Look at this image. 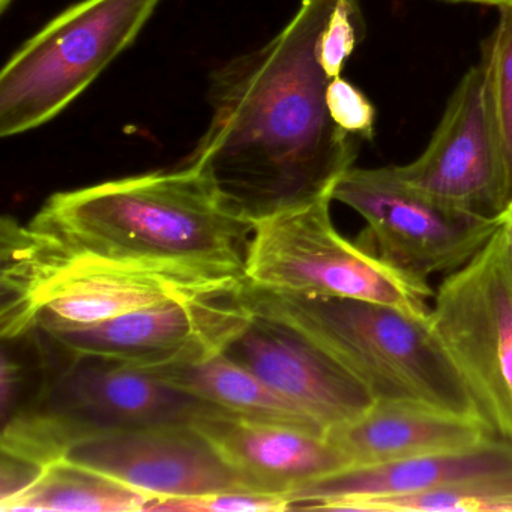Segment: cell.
I'll return each mask as SVG.
<instances>
[{
	"label": "cell",
	"instance_id": "cell-1",
	"mask_svg": "<svg viewBox=\"0 0 512 512\" xmlns=\"http://www.w3.org/2000/svg\"><path fill=\"white\" fill-rule=\"evenodd\" d=\"M335 4L301 0L277 37L212 76L211 121L184 166L253 224L332 196L358 157L362 140L329 116L331 79L317 59Z\"/></svg>",
	"mask_w": 512,
	"mask_h": 512
},
{
	"label": "cell",
	"instance_id": "cell-2",
	"mask_svg": "<svg viewBox=\"0 0 512 512\" xmlns=\"http://www.w3.org/2000/svg\"><path fill=\"white\" fill-rule=\"evenodd\" d=\"M0 332L19 340L53 326L94 325L173 302L241 292L244 269L106 256L2 220Z\"/></svg>",
	"mask_w": 512,
	"mask_h": 512
},
{
	"label": "cell",
	"instance_id": "cell-3",
	"mask_svg": "<svg viewBox=\"0 0 512 512\" xmlns=\"http://www.w3.org/2000/svg\"><path fill=\"white\" fill-rule=\"evenodd\" d=\"M29 226L106 256L241 269L254 229L184 164L53 194Z\"/></svg>",
	"mask_w": 512,
	"mask_h": 512
},
{
	"label": "cell",
	"instance_id": "cell-4",
	"mask_svg": "<svg viewBox=\"0 0 512 512\" xmlns=\"http://www.w3.org/2000/svg\"><path fill=\"white\" fill-rule=\"evenodd\" d=\"M244 304L313 341L374 401H409L479 418L430 320L376 302L269 292L245 283ZM481 419V418H479Z\"/></svg>",
	"mask_w": 512,
	"mask_h": 512
},
{
	"label": "cell",
	"instance_id": "cell-5",
	"mask_svg": "<svg viewBox=\"0 0 512 512\" xmlns=\"http://www.w3.org/2000/svg\"><path fill=\"white\" fill-rule=\"evenodd\" d=\"M331 203L329 194L257 221L245 256L247 284L269 292L376 302L427 319L434 296L428 281L343 238L332 223Z\"/></svg>",
	"mask_w": 512,
	"mask_h": 512
},
{
	"label": "cell",
	"instance_id": "cell-6",
	"mask_svg": "<svg viewBox=\"0 0 512 512\" xmlns=\"http://www.w3.org/2000/svg\"><path fill=\"white\" fill-rule=\"evenodd\" d=\"M160 0H82L26 41L0 73V136L64 112L136 41Z\"/></svg>",
	"mask_w": 512,
	"mask_h": 512
},
{
	"label": "cell",
	"instance_id": "cell-7",
	"mask_svg": "<svg viewBox=\"0 0 512 512\" xmlns=\"http://www.w3.org/2000/svg\"><path fill=\"white\" fill-rule=\"evenodd\" d=\"M431 328L491 433L512 442V262L493 238L434 293Z\"/></svg>",
	"mask_w": 512,
	"mask_h": 512
},
{
	"label": "cell",
	"instance_id": "cell-8",
	"mask_svg": "<svg viewBox=\"0 0 512 512\" xmlns=\"http://www.w3.org/2000/svg\"><path fill=\"white\" fill-rule=\"evenodd\" d=\"M332 200L364 218L358 244L424 281L466 265L500 226V215L478 217L434 202L401 181L394 166L352 167L332 188Z\"/></svg>",
	"mask_w": 512,
	"mask_h": 512
},
{
	"label": "cell",
	"instance_id": "cell-9",
	"mask_svg": "<svg viewBox=\"0 0 512 512\" xmlns=\"http://www.w3.org/2000/svg\"><path fill=\"white\" fill-rule=\"evenodd\" d=\"M251 319L253 311L238 292L173 302L94 325L38 329L31 335L61 359H101L160 368L224 353Z\"/></svg>",
	"mask_w": 512,
	"mask_h": 512
},
{
	"label": "cell",
	"instance_id": "cell-10",
	"mask_svg": "<svg viewBox=\"0 0 512 512\" xmlns=\"http://www.w3.org/2000/svg\"><path fill=\"white\" fill-rule=\"evenodd\" d=\"M394 170L413 190L446 208L478 217L502 214L505 175L482 64L458 83L425 151Z\"/></svg>",
	"mask_w": 512,
	"mask_h": 512
},
{
	"label": "cell",
	"instance_id": "cell-11",
	"mask_svg": "<svg viewBox=\"0 0 512 512\" xmlns=\"http://www.w3.org/2000/svg\"><path fill=\"white\" fill-rule=\"evenodd\" d=\"M65 458L155 497L257 491L193 422L94 434Z\"/></svg>",
	"mask_w": 512,
	"mask_h": 512
},
{
	"label": "cell",
	"instance_id": "cell-12",
	"mask_svg": "<svg viewBox=\"0 0 512 512\" xmlns=\"http://www.w3.org/2000/svg\"><path fill=\"white\" fill-rule=\"evenodd\" d=\"M56 365L32 406L64 416L79 425L86 437L152 425L191 424L220 409L167 385L145 368L101 359H61Z\"/></svg>",
	"mask_w": 512,
	"mask_h": 512
},
{
	"label": "cell",
	"instance_id": "cell-13",
	"mask_svg": "<svg viewBox=\"0 0 512 512\" xmlns=\"http://www.w3.org/2000/svg\"><path fill=\"white\" fill-rule=\"evenodd\" d=\"M224 355L304 407L326 433L374 403L370 392L292 326L253 313Z\"/></svg>",
	"mask_w": 512,
	"mask_h": 512
},
{
	"label": "cell",
	"instance_id": "cell-14",
	"mask_svg": "<svg viewBox=\"0 0 512 512\" xmlns=\"http://www.w3.org/2000/svg\"><path fill=\"white\" fill-rule=\"evenodd\" d=\"M257 491L289 497L296 488L350 467L328 437L217 409L193 422Z\"/></svg>",
	"mask_w": 512,
	"mask_h": 512
},
{
	"label": "cell",
	"instance_id": "cell-15",
	"mask_svg": "<svg viewBox=\"0 0 512 512\" xmlns=\"http://www.w3.org/2000/svg\"><path fill=\"white\" fill-rule=\"evenodd\" d=\"M512 475V442L491 436L478 445L377 466H352L307 482L289 494L292 511H319L329 502L437 490Z\"/></svg>",
	"mask_w": 512,
	"mask_h": 512
},
{
	"label": "cell",
	"instance_id": "cell-16",
	"mask_svg": "<svg viewBox=\"0 0 512 512\" xmlns=\"http://www.w3.org/2000/svg\"><path fill=\"white\" fill-rule=\"evenodd\" d=\"M494 436L482 419L409 401H374L326 433L352 466H377L470 448Z\"/></svg>",
	"mask_w": 512,
	"mask_h": 512
},
{
	"label": "cell",
	"instance_id": "cell-17",
	"mask_svg": "<svg viewBox=\"0 0 512 512\" xmlns=\"http://www.w3.org/2000/svg\"><path fill=\"white\" fill-rule=\"evenodd\" d=\"M145 370L167 385L245 418L292 425L326 436L325 428L304 407L224 353L191 364Z\"/></svg>",
	"mask_w": 512,
	"mask_h": 512
},
{
	"label": "cell",
	"instance_id": "cell-18",
	"mask_svg": "<svg viewBox=\"0 0 512 512\" xmlns=\"http://www.w3.org/2000/svg\"><path fill=\"white\" fill-rule=\"evenodd\" d=\"M154 499L100 470L62 458L0 503V511L134 512L145 511Z\"/></svg>",
	"mask_w": 512,
	"mask_h": 512
},
{
	"label": "cell",
	"instance_id": "cell-19",
	"mask_svg": "<svg viewBox=\"0 0 512 512\" xmlns=\"http://www.w3.org/2000/svg\"><path fill=\"white\" fill-rule=\"evenodd\" d=\"M334 512H512V475L461 482L437 490L329 502Z\"/></svg>",
	"mask_w": 512,
	"mask_h": 512
},
{
	"label": "cell",
	"instance_id": "cell-20",
	"mask_svg": "<svg viewBox=\"0 0 512 512\" xmlns=\"http://www.w3.org/2000/svg\"><path fill=\"white\" fill-rule=\"evenodd\" d=\"M499 22L485 40L482 67L502 154L506 206L512 203V5L499 8Z\"/></svg>",
	"mask_w": 512,
	"mask_h": 512
},
{
	"label": "cell",
	"instance_id": "cell-21",
	"mask_svg": "<svg viewBox=\"0 0 512 512\" xmlns=\"http://www.w3.org/2000/svg\"><path fill=\"white\" fill-rule=\"evenodd\" d=\"M365 38L359 0H337L317 43V59L329 79L340 77L347 59Z\"/></svg>",
	"mask_w": 512,
	"mask_h": 512
},
{
	"label": "cell",
	"instance_id": "cell-22",
	"mask_svg": "<svg viewBox=\"0 0 512 512\" xmlns=\"http://www.w3.org/2000/svg\"><path fill=\"white\" fill-rule=\"evenodd\" d=\"M146 512H281L292 511L283 494L260 491H221L187 497H158Z\"/></svg>",
	"mask_w": 512,
	"mask_h": 512
},
{
	"label": "cell",
	"instance_id": "cell-23",
	"mask_svg": "<svg viewBox=\"0 0 512 512\" xmlns=\"http://www.w3.org/2000/svg\"><path fill=\"white\" fill-rule=\"evenodd\" d=\"M326 107L332 121L341 130L361 140H370L373 137L376 107L349 80L341 76L329 80Z\"/></svg>",
	"mask_w": 512,
	"mask_h": 512
},
{
	"label": "cell",
	"instance_id": "cell-24",
	"mask_svg": "<svg viewBox=\"0 0 512 512\" xmlns=\"http://www.w3.org/2000/svg\"><path fill=\"white\" fill-rule=\"evenodd\" d=\"M500 220H502L503 232L506 236V244H508L509 257L512 262V203H509L502 214H500Z\"/></svg>",
	"mask_w": 512,
	"mask_h": 512
},
{
	"label": "cell",
	"instance_id": "cell-25",
	"mask_svg": "<svg viewBox=\"0 0 512 512\" xmlns=\"http://www.w3.org/2000/svg\"><path fill=\"white\" fill-rule=\"evenodd\" d=\"M446 2H454V4L491 5V7L497 8L512 5V0H446Z\"/></svg>",
	"mask_w": 512,
	"mask_h": 512
},
{
	"label": "cell",
	"instance_id": "cell-26",
	"mask_svg": "<svg viewBox=\"0 0 512 512\" xmlns=\"http://www.w3.org/2000/svg\"><path fill=\"white\" fill-rule=\"evenodd\" d=\"M11 2H13V0H0V11L4 13V11L7 10L8 5H10Z\"/></svg>",
	"mask_w": 512,
	"mask_h": 512
}]
</instances>
